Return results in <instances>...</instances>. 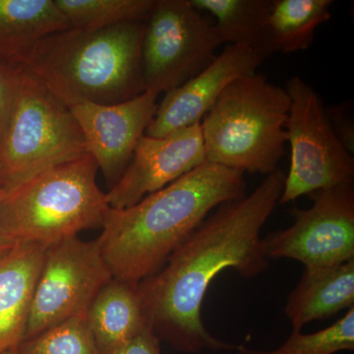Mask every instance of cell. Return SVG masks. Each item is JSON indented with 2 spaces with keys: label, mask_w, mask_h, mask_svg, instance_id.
<instances>
[{
  "label": "cell",
  "mask_w": 354,
  "mask_h": 354,
  "mask_svg": "<svg viewBox=\"0 0 354 354\" xmlns=\"http://www.w3.org/2000/svg\"><path fill=\"white\" fill-rule=\"evenodd\" d=\"M244 172L205 162L125 209H113L99 237L114 279L138 286L214 209L245 196Z\"/></svg>",
  "instance_id": "obj_2"
},
{
  "label": "cell",
  "mask_w": 354,
  "mask_h": 354,
  "mask_svg": "<svg viewBox=\"0 0 354 354\" xmlns=\"http://www.w3.org/2000/svg\"><path fill=\"white\" fill-rule=\"evenodd\" d=\"M95 158L51 167L0 196V230L9 243L51 244L104 227L111 211L97 183Z\"/></svg>",
  "instance_id": "obj_4"
},
{
  "label": "cell",
  "mask_w": 354,
  "mask_h": 354,
  "mask_svg": "<svg viewBox=\"0 0 354 354\" xmlns=\"http://www.w3.org/2000/svg\"><path fill=\"white\" fill-rule=\"evenodd\" d=\"M113 278L97 239L83 241L75 236L48 246L24 341L70 319L86 317L99 291Z\"/></svg>",
  "instance_id": "obj_9"
},
{
  "label": "cell",
  "mask_w": 354,
  "mask_h": 354,
  "mask_svg": "<svg viewBox=\"0 0 354 354\" xmlns=\"http://www.w3.org/2000/svg\"><path fill=\"white\" fill-rule=\"evenodd\" d=\"M6 354H18V353H16V351H13V353H6Z\"/></svg>",
  "instance_id": "obj_27"
},
{
  "label": "cell",
  "mask_w": 354,
  "mask_h": 354,
  "mask_svg": "<svg viewBox=\"0 0 354 354\" xmlns=\"http://www.w3.org/2000/svg\"><path fill=\"white\" fill-rule=\"evenodd\" d=\"M23 69L16 70L0 67V136L3 132L9 113L12 108L16 88H17L18 81Z\"/></svg>",
  "instance_id": "obj_23"
},
{
  "label": "cell",
  "mask_w": 354,
  "mask_h": 354,
  "mask_svg": "<svg viewBox=\"0 0 354 354\" xmlns=\"http://www.w3.org/2000/svg\"><path fill=\"white\" fill-rule=\"evenodd\" d=\"M332 6V0H272L269 55L307 50L317 28L330 20Z\"/></svg>",
  "instance_id": "obj_19"
},
{
  "label": "cell",
  "mask_w": 354,
  "mask_h": 354,
  "mask_svg": "<svg viewBox=\"0 0 354 354\" xmlns=\"http://www.w3.org/2000/svg\"><path fill=\"white\" fill-rule=\"evenodd\" d=\"M286 174L277 169L249 195L225 203L169 256L164 267L137 286L149 327L160 341L184 353L236 351L203 323L212 281L227 269L246 279L270 267L261 230L279 204Z\"/></svg>",
  "instance_id": "obj_1"
},
{
  "label": "cell",
  "mask_w": 354,
  "mask_h": 354,
  "mask_svg": "<svg viewBox=\"0 0 354 354\" xmlns=\"http://www.w3.org/2000/svg\"><path fill=\"white\" fill-rule=\"evenodd\" d=\"M70 28L55 0H0V67L24 68L41 39Z\"/></svg>",
  "instance_id": "obj_15"
},
{
  "label": "cell",
  "mask_w": 354,
  "mask_h": 354,
  "mask_svg": "<svg viewBox=\"0 0 354 354\" xmlns=\"http://www.w3.org/2000/svg\"><path fill=\"white\" fill-rule=\"evenodd\" d=\"M73 29L97 31L128 22H145L156 0H55Z\"/></svg>",
  "instance_id": "obj_20"
},
{
  "label": "cell",
  "mask_w": 354,
  "mask_h": 354,
  "mask_svg": "<svg viewBox=\"0 0 354 354\" xmlns=\"http://www.w3.org/2000/svg\"><path fill=\"white\" fill-rule=\"evenodd\" d=\"M354 306V259L337 266L305 268L299 283L288 295L285 314L292 330L334 317Z\"/></svg>",
  "instance_id": "obj_16"
},
{
  "label": "cell",
  "mask_w": 354,
  "mask_h": 354,
  "mask_svg": "<svg viewBox=\"0 0 354 354\" xmlns=\"http://www.w3.org/2000/svg\"><path fill=\"white\" fill-rule=\"evenodd\" d=\"M206 162L200 123L165 137L144 134L118 183L106 193L113 209H125Z\"/></svg>",
  "instance_id": "obj_12"
},
{
  "label": "cell",
  "mask_w": 354,
  "mask_h": 354,
  "mask_svg": "<svg viewBox=\"0 0 354 354\" xmlns=\"http://www.w3.org/2000/svg\"><path fill=\"white\" fill-rule=\"evenodd\" d=\"M108 354H162L160 341L149 328L122 348Z\"/></svg>",
  "instance_id": "obj_25"
},
{
  "label": "cell",
  "mask_w": 354,
  "mask_h": 354,
  "mask_svg": "<svg viewBox=\"0 0 354 354\" xmlns=\"http://www.w3.org/2000/svg\"><path fill=\"white\" fill-rule=\"evenodd\" d=\"M308 196L309 209L293 207V225L262 239L268 260L299 261L305 268L337 266L354 259V188L339 185Z\"/></svg>",
  "instance_id": "obj_10"
},
{
  "label": "cell",
  "mask_w": 354,
  "mask_h": 354,
  "mask_svg": "<svg viewBox=\"0 0 354 354\" xmlns=\"http://www.w3.org/2000/svg\"><path fill=\"white\" fill-rule=\"evenodd\" d=\"M158 94L146 91L129 101L101 104L76 101L66 104L82 133L109 189L127 171L140 138L158 109Z\"/></svg>",
  "instance_id": "obj_11"
},
{
  "label": "cell",
  "mask_w": 354,
  "mask_h": 354,
  "mask_svg": "<svg viewBox=\"0 0 354 354\" xmlns=\"http://www.w3.org/2000/svg\"><path fill=\"white\" fill-rule=\"evenodd\" d=\"M144 32L145 22L97 31L70 28L41 39L24 68L65 106L76 101H129L146 92L141 64Z\"/></svg>",
  "instance_id": "obj_3"
},
{
  "label": "cell",
  "mask_w": 354,
  "mask_h": 354,
  "mask_svg": "<svg viewBox=\"0 0 354 354\" xmlns=\"http://www.w3.org/2000/svg\"><path fill=\"white\" fill-rule=\"evenodd\" d=\"M18 354H101L86 317L70 319L26 339Z\"/></svg>",
  "instance_id": "obj_22"
},
{
  "label": "cell",
  "mask_w": 354,
  "mask_h": 354,
  "mask_svg": "<svg viewBox=\"0 0 354 354\" xmlns=\"http://www.w3.org/2000/svg\"><path fill=\"white\" fill-rule=\"evenodd\" d=\"M46 248L44 244L21 242L0 254V354L16 351L24 341Z\"/></svg>",
  "instance_id": "obj_14"
},
{
  "label": "cell",
  "mask_w": 354,
  "mask_h": 354,
  "mask_svg": "<svg viewBox=\"0 0 354 354\" xmlns=\"http://www.w3.org/2000/svg\"><path fill=\"white\" fill-rule=\"evenodd\" d=\"M221 44L215 24L190 0H156L142 41L145 90L160 95L178 88L215 59Z\"/></svg>",
  "instance_id": "obj_8"
},
{
  "label": "cell",
  "mask_w": 354,
  "mask_h": 354,
  "mask_svg": "<svg viewBox=\"0 0 354 354\" xmlns=\"http://www.w3.org/2000/svg\"><path fill=\"white\" fill-rule=\"evenodd\" d=\"M354 349V306L337 322L312 334L292 330L285 344L274 351H253L239 346L236 354H335Z\"/></svg>",
  "instance_id": "obj_21"
},
{
  "label": "cell",
  "mask_w": 354,
  "mask_h": 354,
  "mask_svg": "<svg viewBox=\"0 0 354 354\" xmlns=\"http://www.w3.org/2000/svg\"><path fill=\"white\" fill-rule=\"evenodd\" d=\"M267 57L252 46L227 44L198 75L165 94L145 135L160 138L201 122L230 83L256 73Z\"/></svg>",
  "instance_id": "obj_13"
},
{
  "label": "cell",
  "mask_w": 354,
  "mask_h": 354,
  "mask_svg": "<svg viewBox=\"0 0 354 354\" xmlns=\"http://www.w3.org/2000/svg\"><path fill=\"white\" fill-rule=\"evenodd\" d=\"M325 111L330 127L334 130L337 138L342 142V145L346 147V150L353 155V122L351 115L346 111V106H330V108H325Z\"/></svg>",
  "instance_id": "obj_24"
},
{
  "label": "cell",
  "mask_w": 354,
  "mask_h": 354,
  "mask_svg": "<svg viewBox=\"0 0 354 354\" xmlns=\"http://www.w3.org/2000/svg\"><path fill=\"white\" fill-rule=\"evenodd\" d=\"M291 101L263 74L241 77L200 122L206 162L250 174L276 171L288 143Z\"/></svg>",
  "instance_id": "obj_5"
},
{
  "label": "cell",
  "mask_w": 354,
  "mask_h": 354,
  "mask_svg": "<svg viewBox=\"0 0 354 354\" xmlns=\"http://www.w3.org/2000/svg\"><path fill=\"white\" fill-rule=\"evenodd\" d=\"M2 193H3V190L0 187V196H1ZM11 246H13L12 244H10L7 241L3 234H2L1 230H0V254L3 253L4 251L8 250Z\"/></svg>",
  "instance_id": "obj_26"
},
{
  "label": "cell",
  "mask_w": 354,
  "mask_h": 354,
  "mask_svg": "<svg viewBox=\"0 0 354 354\" xmlns=\"http://www.w3.org/2000/svg\"><path fill=\"white\" fill-rule=\"evenodd\" d=\"M191 4L216 18L221 43L245 44L270 57L269 20L272 0H190Z\"/></svg>",
  "instance_id": "obj_18"
},
{
  "label": "cell",
  "mask_w": 354,
  "mask_h": 354,
  "mask_svg": "<svg viewBox=\"0 0 354 354\" xmlns=\"http://www.w3.org/2000/svg\"><path fill=\"white\" fill-rule=\"evenodd\" d=\"M86 320L101 354L122 348L150 328L137 286L114 278L93 300Z\"/></svg>",
  "instance_id": "obj_17"
},
{
  "label": "cell",
  "mask_w": 354,
  "mask_h": 354,
  "mask_svg": "<svg viewBox=\"0 0 354 354\" xmlns=\"http://www.w3.org/2000/svg\"><path fill=\"white\" fill-rule=\"evenodd\" d=\"M286 90L291 101L286 124L290 167L279 204H288L316 191L353 185V155L330 127L316 91L300 77H292Z\"/></svg>",
  "instance_id": "obj_7"
},
{
  "label": "cell",
  "mask_w": 354,
  "mask_h": 354,
  "mask_svg": "<svg viewBox=\"0 0 354 354\" xmlns=\"http://www.w3.org/2000/svg\"><path fill=\"white\" fill-rule=\"evenodd\" d=\"M86 153L82 133L71 111L34 74L23 69L0 136L3 192Z\"/></svg>",
  "instance_id": "obj_6"
}]
</instances>
